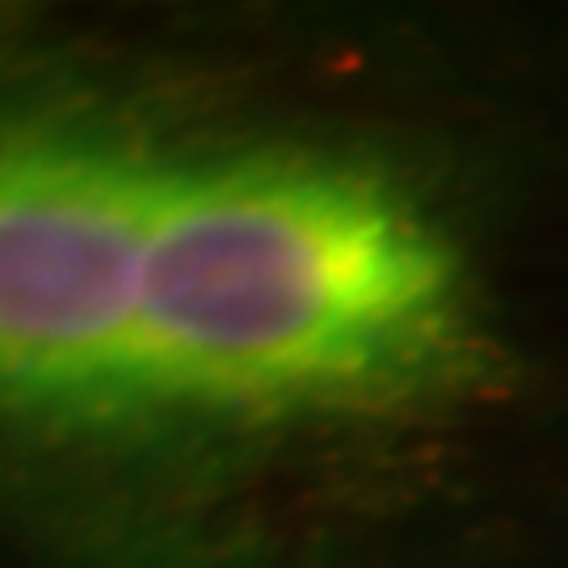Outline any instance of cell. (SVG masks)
Returning a JSON list of instances; mask_svg holds the SVG:
<instances>
[{
    "instance_id": "cell-1",
    "label": "cell",
    "mask_w": 568,
    "mask_h": 568,
    "mask_svg": "<svg viewBox=\"0 0 568 568\" xmlns=\"http://www.w3.org/2000/svg\"><path fill=\"white\" fill-rule=\"evenodd\" d=\"M471 363L464 257L392 178L325 156L169 164L126 405H379Z\"/></svg>"
},
{
    "instance_id": "cell-2",
    "label": "cell",
    "mask_w": 568,
    "mask_h": 568,
    "mask_svg": "<svg viewBox=\"0 0 568 568\" xmlns=\"http://www.w3.org/2000/svg\"><path fill=\"white\" fill-rule=\"evenodd\" d=\"M164 173L119 143L0 140V405H126Z\"/></svg>"
}]
</instances>
